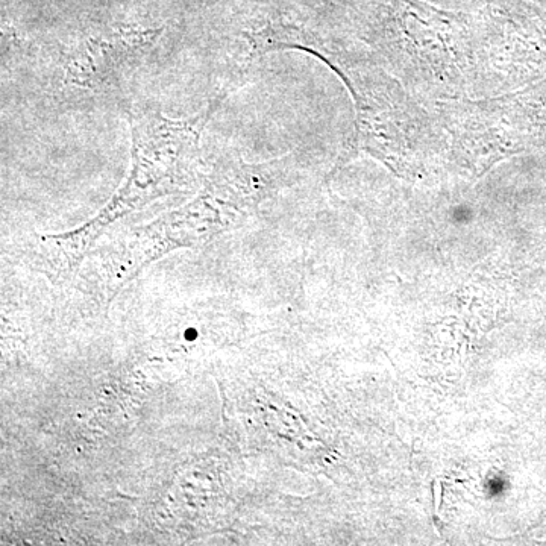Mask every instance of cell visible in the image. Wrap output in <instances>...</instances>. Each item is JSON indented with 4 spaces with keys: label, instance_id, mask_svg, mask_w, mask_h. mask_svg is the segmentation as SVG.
I'll return each mask as SVG.
<instances>
[{
    "label": "cell",
    "instance_id": "1",
    "mask_svg": "<svg viewBox=\"0 0 546 546\" xmlns=\"http://www.w3.org/2000/svg\"><path fill=\"white\" fill-rule=\"evenodd\" d=\"M225 96L220 91L201 114L190 119H169L145 105L129 108L132 149L125 181L84 225L69 233L41 236L34 251L38 267L52 277H66L114 223L164 196L201 187L207 167L202 161V132Z\"/></svg>",
    "mask_w": 546,
    "mask_h": 546
},
{
    "label": "cell",
    "instance_id": "2",
    "mask_svg": "<svg viewBox=\"0 0 546 546\" xmlns=\"http://www.w3.org/2000/svg\"><path fill=\"white\" fill-rule=\"evenodd\" d=\"M275 176L270 163H245L239 154L217 158L205 167L196 198L140 226L105 254L101 264L105 287L116 292L157 258L233 230L269 192Z\"/></svg>",
    "mask_w": 546,
    "mask_h": 546
},
{
    "label": "cell",
    "instance_id": "3",
    "mask_svg": "<svg viewBox=\"0 0 546 546\" xmlns=\"http://www.w3.org/2000/svg\"><path fill=\"white\" fill-rule=\"evenodd\" d=\"M161 34L158 26L120 25L85 35L61 55V82L85 95H104L154 49Z\"/></svg>",
    "mask_w": 546,
    "mask_h": 546
}]
</instances>
